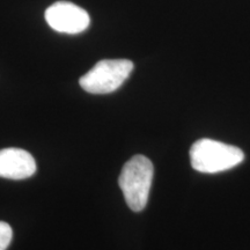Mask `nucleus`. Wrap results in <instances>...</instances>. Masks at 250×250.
<instances>
[{"instance_id":"f257e3e1","label":"nucleus","mask_w":250,"mask_h":250,"mask_svg":"<svg viewBox=\"0 0 250 250\" xmlns=\"http://www.w3.org/2000/svg\"><path fill=\"white\" fill-rule=\"evenodd\" d=\"M245 160L241 148L212 139H199L190 148L192 168L199 173L215 174L236 167Z\"/></svg>"},{"instance_id":"7ed1b4c3","label":"nucleus","mask_w":250,"mask_h":250,"mask_svg":"<svg viewBox=\"0 0 250 250\" xmlns=\"http://www.w3.org/2000/svg\"><path fill=\"white\" fill-rule=\"evenodd\" d=\"M133 70L127 59H104L80 78L81 88L90 94H109L123 85Z\"/></svg>"},{"instance_id":"f03ea898","label":"nucleus","mask_w":250,"mask_h":250,"mask_svg":"<svg viewBox=\"0 0 250 250\" xmlns=\"http://www.w3.org/2000/svg\"><path fill=\"white\" fill-rule=\"evenodd\" d=\"M154 167L148 158L134 155L123 166L118 183L131 210L139 212L147 204Z\"/></svg>"},{"instance_id":"20e7f679","label":"nucleus","mask_w":250,"mask_h":250,"mask_svg":"<svg viewBox=\"0 0 250 250\" xmlns=\"http://www.w3.org/2000/svg\"><path fill=\"white\" fill-rule=\"evenodd\" d=\"M45 20L52 29L64 34H79L88 28L90 18L79 6L67 1H58L45 11Z\"/></svg>"},{"instance_id":"39448f33","label":"nucleus","mask_w":250,"mask_h":250,"mask_svg":"<svg viewBox=\"0 0 250 250\" xmlns=\"http://www.w3.org/2000/svg\"><path fill=\"white\" fill-rule=\"evenodd\" d=\"M36 173L35 159L21 148L0 149V177L24 180Z\"/></svg>"},{"instance_id":"423d86ee","label":"nucleus","mask_w":250,"mask_h":250,"mask_svg":"<svg viewBox=\"0 0 250 250\" xmlns=\"http://www.w3.org/2000/svg\"><path fill=\"white\" fill-rule=\"evenodd\" d=\"M13 237V230L7 223L0 221V250H6Z\"/></svg>"}]
</instances>
